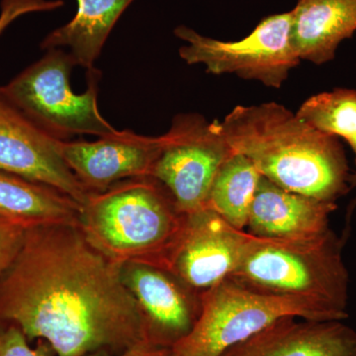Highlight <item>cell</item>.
<instances>
[{"label":"cell","instance_id":"obj_10","mask_svg":"<svg viewBox=\"0 0 356 356\" xmlns=\"http://www.w3.org/2000/svg\"><path fill=\"white\" fill-rule=\"evenodd\" d=\"M51 137L4 95L0 86V170L63 192L81 206L89 193Z\"/></svg>","mask_w":356,"mask_h":356},{"label":"cell","instance_id":"obj_19","mask_svg":"<svg viewBox=\"0 0 356 356\" xmlns=\"http://www.w3.org/2000/svg\"><path fill=\"white\" fill-rule=\"evenodd\" d=\"M296 114L321 132L350 139L356 133V89L334 88L311 96Z\"/></svg>","mask_w":356,"mask_h":356},{"label":"cell","instance_id":"obj_15","mask_svg":"<svg viewBox=\"0 0 356 356\" xmlns=\"http://www.w3.org/2000/svg\"><path fill=\"white\" fill-rule=\"evenodd\" d=\"M291 14L290 42L300 60L332 62L356 32V0H298Z\"/></svg>","mask_w":356,"mask_h":356},{"label":"cell","instance_id":"obj_8","mask_svg":"<svg viewBox=\"0 0 356 356\" xmlns=\"http://www.w3.org/2000/svg\"><path fill=\"white\" fill-rule=\"evenodd\" d=\"M234 151L218 128L202 115L173 117L163 135V147L149 177L172 194L184 214L204 208L220 166Z\"/></svg>","mask_w":356,"mask_h":356},{"label":"cell","instance_id":"obj_3","mask_svg":"<svg viewBox=\"0 0 356 356\" xmlns=\"http://www.w3.org/2000/svg\"><path fill=\"white\" fill-rule=\"evenodd\" d=\"M186 217L170 191L146 175L89 193L79 226L88 243L118 266L139 262L165 268Z\"/></svg>","mask_w":356,"mask_h":356},{"label":"cell","instance_id":"obj_5","mask_svg":"<svg viewBox=\"0 0 356 356\" xmlns=\"http://www.w3.org/2000/svg\"><path fill=\"white\" fill-rule=\"evenodd\" d=\"M202 311L172 356H220L229 346L287 316L311 321H343L313 300L259 291L228 277L201 294Z\"/></svg>","mask_w":356,"mask_h":356},{"label":"cell","instance_id":"obj_2","mask_svg":"<svg viewBox=\"0 0 356 356\" xmlns=\"http://www.w3.org/2000/svg\"><path fill=\"white\" fill-rule=\"evenodd\" d=\"M217 124L233 151L278 186L330 203L350 191L339 138L321 132L283 105L236 106Z\"/></svg>","mask_w":356,"mask_h":356},{"label":"cell","instance_id":"obj_9","mask_svg":"<svg viewBox=\"0 0 356 356\" xmlns=\"http://www.w3.org/2000/svg\"><path fill=\"white\" fill-rule=\"evenodd\" d=\"M120 275L139 307L147 343L172 348L191 334L202 311L200 293L172 271L151 264H122Z\"/></svg>","mask_w":356,"mask_h":356},{"label":"cell","instance_id":"obj_12","mask_svg":"<svg viewBox=\"0 0 356 356\" xmlns=\"http://www.w3.org/2000/svg\"><path fill=\"white\" fill-rule=\"evenodd\" d=\"M161 147L163 136L149 137L130 130H117L93 142H60L63 159L88 193L151 175Z\"/></svg>","mask_w":356,"mask_h":356},{"label":"cell","instance_id":"obj_14","mask_svg":"<svg viewBox=\"0 0 356 356\" xmlns=\"http://www.w3.org/2000/svg\"><path fill=\"white\" fill-rule=\"evenodd\" d=\"M337 203L323 202L286 191L262 177L250 207V235L269 238H306L330 229Z\"/></svg>","mask_w":356,"mask_h":356},{"label":"cell","instance_id":"obj_20","mask_svg":"<svg viewBox=\"0 0 356 356\" xmlns=\"http://www.w3.org/2000/svg\"><path fill=\"white\" fill-rule=\"evenodd\" d=\"M51 346L38 341L35 348L17 325L0 322V356H53Z\"/></svg>","mask_w":356,"mask_h":356},{"label":"cell","instance_id":"obj_22","mask_svg":"<svg viewBox=\"0 0 356 356\" xmlns=\"http://www.w3.org/2000/svg\"><path fill=\"white\" fill-rule=\"evenodd\" d=\"M0 10V36L20 16L53 8L51 0H2Z\"/></svg>","mask_w":356,"mask_h":356},{"label":"cell","instance_id":"obj_4","mask_svg":"<svg viewBox=\"0 0 356 356\" xmlns=\"http://www.w3.org/2000/svg\"><path fill=\"white\" fill-rule=\"evenodd\" d=\"M343 245L332 229L306 238L250 235L229 277L268 294L313 300L348 318L350 273Z\"/></svg>","mask_w":356,"mask_h":356},{"label":"cell","instance_id":"obj_17","mask_svg":"<svg viewBox=\"0 0 356 356\" xmlns=\"http://www.w3.org/2000/svg\"><path fill=\"white\" fill-rule=\"evenodd\" d=\"M76 16L67 24L54 30L42 41V50L70 49L76 65L86 70L95 63L105 42L124 11L134 0H76Z\"/></svg>","mask_w":356,"mask_h":356},{"label":"cell","instance_id":"obj_16","mask_svg":"<svg viewBox=\"0 0 356 356\" xmlns=\"http://www.w3.org/2000/svg\"><path fill=\"white\" fill-rule=\"evenodd\" d=\"M81 205L48 185L0 170V217L25 229L79 224Z\"/></svg>","mask_w":356,"mask_h":356},{"label":"cell","instance_id":"obj_18","mask_svg":"<svg viewBox=\"0 0 356 356\" xmlns=\"http://www.w3.org/2000/svg\"><path fill=\"white\" fill-rule=\"evenodd\" d=\"M261 177L250 159L234 152L215 175L205 207L215 211L235 228L245 231Z\"/></svg>","mask_w":356,"mask_h":356},{"label":"cell","instance_id":"obj_21","mask_svg":"<svg viewBox=\"0 0 356 356\" xmlns=\"http://www.w3.org/2000/svg\"><path fill=\"white\" fill-rule=\"evenodd\" d=\"M24 227L0 217V277L15 261L25 240Z\"/></svg>","mask_w":356,"mask_h":356},{"label":"cell","instance_id":"obj_25","mask_svg":"<svg viewBox=\"0 0 356 356\" xmlns=\"http://www.w3.org/2000/svg\"><path fill=\"white\" fill-rule=\"evenodd\" d=\"M350 187L356 186V172H353V173L350 172Z\"/></svg>","mask_w":356,"mask_h":356},{"label":"cell","instance_id":"obj_1","mask_svg":"<svg viewBox=\"0 0 356 356\" xmlns=\"http://www.w3.org/2000/svg\"><path fill=\"white\" fill-rule=\"evenodd\" d=\"M0 322L17 325L29 341H46L56 356L119 353L146 341L120 266L93 248L79 224L26 229L0 277Z\"/></svg>","mask_w":356,"mask_h":356},{"label":"cell","instance_id":"obj_24","mask_svg":"<svg viewBox=\"0 0 356 356\" xmlns=\"http://www.w3.org/2000/svg\"><path fill=\"white\" fill-rule=\"evenodd\" d=\"M348 143V146L350 147L351 151H353V154H355V159L356 163V133L355 135L351 136L350 139L346 140Z\"/></svg>","mask_w":356,"mask_h":356},{"label":"cell","instance_id":"obj_11","mask_svg":"<svg viewBox=\"0 0 356 356\" xmlns=\"http://www.w3.org/2000/svg\"><path fill=\"white\" fill-rule=\"evenodd\" d=\"M250 234L238 229L209 208L187 214L179 241L165 269L200 294L229 277Z\"/></svg>","mask_w":356,"mask_h":356},{"label":"cell","instance_id":"obj_6","mask_svg":"<svg viewBox=\"0 0 356 356\" xmlns=\"http://www.w3.org/2000/svg\"><path fill=\"white\" fill-rule=\"evenodd\" d=\"M76 67L70 51L51 49L13 77L1 89L4 95L44 132L60 140L77 135L98 137L116 132L98 109L102 74L88 72V89L77 95L70 86V74Z\"/></svg>","mask_w":356,"mask_h":356},{"label":"cell","instance_id":"obj_7","mask_svg":"<svg viewBox=\"0 0 356 356\" xmlns=\"http://www.w3.org/2000/svg\"><path fill=\"white\" fill-rule=\"evenodd\" d=\"M291 11L266 16L248 36L238 41L203 36L180 25L175 35L186 44L179 56L188 65H203L209 74H236L267 88H280L290 70L301 62L290 42Z\"/></svg>","mask_w":356,"mask_h":356},{"label":"cell","instance_id":"obj_23","mask_svg":"<svg viewBox=\"0 0 356 356\" xmlns=\"http://www.w3.org/2000/svg\"><path fill=\"white\" fill-rule=\"evenodd\" d=\"M89 356H172V348H158L143 341L122 353H98Z\"/></svg>","mask_w":356,"mask_h":356},{"label":"cell","instance_id":"obj_13","mask_svg":"<svg viewBox=\"0 0 356 356\" xmlns=\"http://www.w3.org/2000/svg\"><path fill=\"white\" fill-rule=\"evenodd\" d=\"M296 318H278L220 356H356V331L343 321Z\"/></svg>","mask_w":356,"mask_h":356}]
</instances>
